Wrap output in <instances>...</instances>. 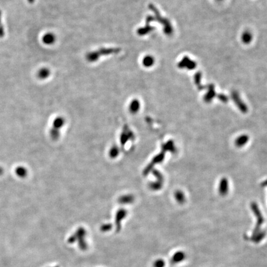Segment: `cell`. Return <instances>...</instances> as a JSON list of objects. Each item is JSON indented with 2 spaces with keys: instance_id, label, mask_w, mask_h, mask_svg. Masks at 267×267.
<instances>
[{
  "instance_id": "4",
  "label": "cell",
  "mask_w": 267,
  "mask_h": 267,
  "mask_svg": "<svg viewBox=\"0 0 267 267\" xmlns=\"http://www.w3.org/2000/svg\"><path fill=\"white\" fill-rule=\"evenodd\" d=\"M50 74V71L48 68H43L40 69L38 73H37V76L38 77V78H40V79H44L47 78Z\"/></svg>"
},
{
  "instance_id": "2",
  "label": "cell",
  "mask_w": 267,
  "mask_h": 267,
  "mask_svg": "<svg viewBox=\"0 0 267 267\" xmlns=\"http://www.w3.org/2000/svg\"><path fill=\"white\" fill-rule=\"evenodd\" d=\"M152 20H153V17L151 16H149L147 17V20H146L145 26L143 27H141V28H140V29H139L137 30V34L139 35H141V36L142 35H145L146 34L150 33L151 30H153V27H151L150 26V22H151Z\"/></svg>"
},
{
  "instance_id": "3",
  "label": "cell",
  "mask_w": 267,
  "mask_h": 267,
  "mask_svg": "<svg viewBox=\"0 0 267 267\" xmlns=\"http://www.w3.org/2000/svg\"><path fill=\"white\" fill-rule=\"evenodd\" d=\"M55 40H56L55 35L52 33L45 34L42 38L43 42L44 43H45L46 44H53L55 41Z\"/></svg>"
},
{
  "instance_id": "11",
  "label": "cell",
  "mask_w": 267,
  "mask_h": 267,
  "mask_svg": "<svg viewBox=\"0 0 267 267\" xmlns=\"http://www.w3.org/2000/svg\"><path fill=\"white\" fill-rule=\"evenodd\" d=\"M0 16H1V15H0Z\"/></svg>"
},
{
  "instance_id": "8",
  "label": "cell",
  "mask_w": 267,
  "mask_h": 267,
  "mask_svg": "<svg viewBox=\"0 0 267 267\" xmlns=\"http://www.w3.org/2000/svg\"><path fill=\"white\" fill-rule=\"evenodd\" d=\"M247 141H248V138L247 137H246V136L240 137V138H239L238 140H237L236 144L239 146L242 145L247 142Z\"/></svg>"
},
{
  "instance_id": "1",
  "label": "cell",
  "mask_w": 267,
  "mask_h": 267,
  "mask_svg": "<svg viewBox=\"0 0 267 267\" xmlns=\"http://www.w3.org/2000/svg\"><path fill=\"white\" fill-rule=\"evenodd\" d=\"M120 51L121 49L118 48H102L97 51L88 53L86 56V59L89 62H95L101 56L118 53Z\"/></svg>"
},
{
  "instance_id": "7",
  "label": "cell",
  "mask_w": 267,
  "mask_h": 267,
  "mask_svg": "<svg viewBox=\"0 0 267 267\" xmlns=\"http://www.w3.org/2000/svg\"><path fill=\"white\" fill-rule=\"evenodd\" d=\"M165 265V261L161 258L157 259L153 263V267H164Z\"/></svg>"
},
{
  "instance_id": "10",
  "label": "cell",
  "mask_w": 267,
  "mask_h": 267,
  "mask_svg": "<svg viewBox=\"0 0 267 267\" xmlns=\"http://www.w3.org/2000/svg\"><path fill=\"white\" fill-rule=\"evenodd\" d=\"M29 3H33L34 2V0H28Z\"/></svg>"
},
{
  "instance_id": "6",
  "label": "cell",
  "mask_w": 267,
  "mask_h": 267,
  "mask_svg": "<svg viewBox=\"0 0 267 267\" xmlns=\"http://www.w3.org/2000/svg\"><path fill=\"white\" fill-rule=\"evenodd\" d=\"M184 254L181 252H177L175 254L173 258H172V262L174 263H177L184 259Z\"/></svg>"
},
{
  "instance_id": "9",
  "label": "cell",
  "mask_w": 267,
  "mask_h": 267,
  "mask_svg": "<svg viewBox=\"0 0 267 267\" xmlns=\"http://www.w3.org/2000/svg\"><path fill=\"white\" fill-rule=\"evenodd\" d=\"M225 187H227V183L225 180H222L221 181V184L220 186V191L221 194H225V192L227 190V189Z\"/></svg>"
},
{
  "instance_id": "5",
  "label": "cell",
  "mask_w": 267,
  "mask_h": 267,
  "mask_svg": "<svg viewBox=\"0 0 267 267\" xmlns=\"http://www.w3.org/2000/svg\"><path fill=\"white\" fill-rule=\"evenodd\" d=\"M154 58L151 56H146L142 59V64L147 68L151 67L154 64Z\"/></svg>"
}]
</instances>
